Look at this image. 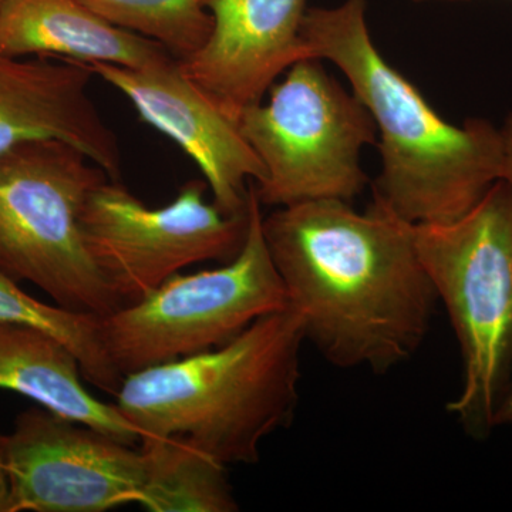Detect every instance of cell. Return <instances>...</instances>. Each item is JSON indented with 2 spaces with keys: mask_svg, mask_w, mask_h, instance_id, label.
I'll list each match as a JSON object with an SVG mask.
<instances>
[{
  "mask_svg": "<svg viewBox=\"0 0 512 512\" xmlns=\"http://www.w3.org/2000/svg\"><path fill=\"white\" fill-rule=\"evenodd\" d=\"M367 2L306 10V53L338 66L375 121L382 171L373 200L410 224L457 220L503 180V131L484 119L454 126L439 116L380 55L367 26Z\"/></svg>",
  "mask_w": 512,
  "mask_h": 512,
  "instance_id": "cell-2",
  "label": "cell"
},
{
  "mask_svg": "<svg viewBox=\"0 0 512 512\" xmlns=\"http://www.w3.org/2000/svg\"><path fill=\"white\" fill-rule=\"evenodd\" d=\"M0 53V156L23 144L62 141L119 181L116 134L89 96L94 74L83 63Z\"/></svg>",
  "mask_w": 512,
  "mask_h": 512,
  "instance_id": "cell-12",
  "label": "cell"
},
{
  "mask_svg": "<svg viewBox=\"0 0 512 512\" xmlns=\"http://www.w3.org/2000/svg\"><path fill=\"white\" fill-rule=\"evenodd\" d=\"M82 379L79 360L60 340L29 326L0 323V389L138 446L140 431L116 404L94 397Z\"/></svg>",
  "mask_w": 512,
  "mask_h": 512,
  "instance_id": "cell-14",
  "label": "cell"
},
{
  "mask_svg": "<svg viewBox=\"0 0 512 512\" xmlns=\"http://www.w3.org/2000/svg\"><path fill=\"white\" fill-rule=\"evenodd\" d=\"M0 512H10V487L6 470V436L0 433Z\"/></svg>",
  "mask_w": 512,
  "mask_h": 512,
  "instance_id": "cell-18",
  "label": "cell"
},
{
  "mask_svg": "<svg viewBox=\"0 0 512 512\" xmlns=\"http://www.w3.org/2000/svg\"><path fill=\"white\" fill-rule=\"evenodd\" d=\"M288 308L330 365L387 373L416 355L437 295L413 224L373 200H316L276 208L262 220Z\"/></svg>",
  "mask_w": 512,
  "mask_h": 512,
  "instance_id": "cell-1",
  "label": "cell"
},
{
  "mask_svg": "<svg viewBox=\"0 0 512 512\" xmlns=\"http://www.w3.org/2000/svg\"><path fill=\"white\" fill-rule=\"evenodd\" d=\"M505 424H512V377L505 387L493 419L494 427L505 426Z\"/></svg>",
  "mask_w": 512,
  "mask_h": 512,
  "instance_id": "cell-19",
  "label": "cell"
},
{
  "mask_svg": "<svg viewBox=\"0 0 512 512\" xmlns=\"http://www.w3.org/2000/svg\"><path fill=\"white\" fill-rule=\"evenodd\" d=\"M262 220L251 183L247 237L227 265L175 274L146 298L100 316L104 348L123 377L220 348L256 320L288 309Z\"/></svg>",
  "mask_w": 512,
  "mask_h": 512,
  "instance_id": "cell-6",
  "label": "cell"
},
{
  "mask_svg": "<svg viewBox=\"0 0 512 512\" xmlns=\"http://www.w3.org/2000/svg\"><path fill=\"white\" fill-rule=\"evenodd\" d=\"M191 180L173 202L151 208L117 180L97 185L80 224L86 247L121 305L140 301L187 266L231 261L244 244L248 211L225 214Z\"/></svg>",
  "mask_w": 512,
  "mask_h": 512,
  "instance_id": "cell-8",
  "label": "cell"
},
{
  "mask_svg": "<svg viewBox=\"0 0 512 512\" xmlns=\"http://www.w3.org/2000/svg\"><path fill=\"white\" fill-rule=\"evenodd\" d=\"M3 2H5V0H0V9H2Z\"/></svg>",
  "mask_w": 512,
  "mask_h": 512,
  "instance_id": "cell-22",
  "label": "cell"
},
{
  "mask_svg": "<svg viewBox=\"0 0 512 512\" xmlns=\"http://www.w3.org/2000/svg\"><path fill=\"white\" fill-rule=\"evenodd\" d=\"M414 244L463 356V387L447 410L476 437L512 377V190L501 180L457 220L413 224Z\"/></svg>",
  "mask_w": 512,
  "mask_h": 512,
  "instance_id": "cell-4",
  "label": "cell"
},
{
  "mask_svg": "<svg viewBox=\"0 0 512 512\" xmlns=\"http://www.w3.org/2000/svg\"><path fill=\"white\" fill-rule=\"evenodd\" d=\"M504 137L505 160L503 181L510 185L512 190V114L505 121V126L501 128Z\"/></svg>",
  "mask_w": 512,
  "mask_h": 512,
  "instance_id": "cell-20",
  "label": "cell"
},
{
  "mask_svg": "<svg viewBox=\"0 0 512 512\" xmlns=\"http://www.w3.org/2000/svg\"><path fill=\"white\" fill-rule=\"evenodd\" d=\"M84 66L126 96L144 123L171 138L198 165L221 211L247 214L248 185L264 180V164L242 136L238 120L191 80L178 60L150 69Z\"/></svg>",
  "mask_w": 512,
  "mask_h": 512,
  "instance_id": "cell-10",
  "label": "cell"
},
{
  "mask_svg": "<svg viewBox=\"0 0 512 512\" xmlns=\"http://www.w3.org/2000/svg\"><path fill=\"white\" fill-rule=\"evenodd\" d=\"M414 2H429V0H414Z\"/></svg>",
  "mask_w": 512,
  "mask_h": 512,
  "instance_id": "cell-21",
  "label": "cell"
},
{
  "mask_svg": "<svg viewBox=\"0 0 512 512\" xmlns=\"http://www.w3.org/2000/svg\"><path fill=\"white\" fill-rule=\"evenodd\" d=\"M10 512H106L140 504L146 457L140 444L42 406L16 417L6 436Z\"/></svg>",
  "mask_w": 512,
  "mask_h": 512,
  "instance_id": "cell-9",
  "label": "cell"
},
{
  "mask_svg": "<svg viewBox=\"0 0 512 512\" xmlns=\"http://www.w3.org/2000/svg\"><path fill=\"white\" fill-rule=\"evenodd\" d=\"M109 175L62 141L0 156V268L74 312L103 316L121 302L84 242L80 217Z\"/></svg>",
  "mask_w": 512,
  "mask_h": 512,
  "instance_id": "cell-5",
  "label": "cell"
},
{
  "mask_svg": "<svg viewBox=\"0 0 512 512\" xmlns=\"http://www.w3.org/2000/svg\"><path fill=\"white\" fill-rule=\"evenodd\" d=\"M111 25L158 43L178 62L210 39L212 18L204 0H79Z\"/></svg>",
  "mask_w": 512,
  "mask_h": 512,
  "instance_id": "cell-17",
  "label": "cell"
},
{
  "mask_svg": "<svg viewBox=\"0 0 512 512\" xmlns=\"http://www.w3.org/2000/svg\"><path fill=\"white\" fill-rule=\"evenodd\" d=\"M210 39L183 72L238 120L281 74L309 59L301 36L306 0H204Z\"/></svg>",
  "mask_w": 512,
  "mask_h": 512,
  "instance_id": "cell-11",
  "label": "cell"
},
{
  "mask_svg": "<svg viewBox=\"0 0 512 512\" xmlns=\"http://www.w3.org/2000/svg\"><path fill=\"white\" fill-rule=\"evenodd\" d=\"M269 93L268 103L238 116L242 136L265 167L264 180L252 183L261 204L355 200L366 184L360 151L376 144V124L365 104L319 59L293 64Z\"/></svg>",
  "mask_w": 512,
  "mask_h": 512,
  "instance_id": "cell-7",
  "label": "cell"
},
{
  "mask_svg": "<svg viewBox=\"0 0 512 512\" xmlns=\"http://www.w3.org/2000/svg\"><path fill=\"white\" fill-rule=\"evenodd\" d=\"M0 53L150 69L174 59L163 46L111 25L79 0H5Z\"/></svg>",
  "mask_w": 512,
  "mask_h": 512,
  "instance_id": "cell-13",
  "label": "cell"
},
{
  "mask_svg": "<svg viewBox=\"0 0 512 512\" xmlns=\"http://www.w3.org/2000/svg\"><path fill=\"white\" fill-rule=\"evenodd\" d=\"M301 319L284 309L220 348L124 377L117 409L143 437L180 439L225 466L259 461L299 402Z\"/></svg>",
  "mask_w": 512,
  "mask_h": 512,
  "instance_id": "cell-3",
  "label": "cell"
},
{
  "mask_svg": "<svg viewBox=\"0 0 512 512\" xmlns=\"http://www.w3.org/2000/svg\"><path fill=\"white\" fill-rule=\"evenodd\" d=\"M0 323L29 326L60 340L79 360L86 382L116 396L123 375L104 348L100 316L37 301L0 268Z\"/></svg>",
  "mask_w": 512,
  "mask_h": 512,
  "instance_id": "cell-16",
  "label": "cell"
},
{
  "mask_svg": "<svg viewBox=\"0 0 512 512\" xmlns=\"http://www.w3.org/2000/svg\"><path fill=\"white\" fill-rule=\"evenodd\" d=\"M146 483L140 505L148 512L239 510L227 466L180 439L143 437Z\"/></svg>",
  "mask_w": 512,
  "mask_h": 512,
  "instance_id": "cell-15",
  "label": "cell"
}]
</instances>
